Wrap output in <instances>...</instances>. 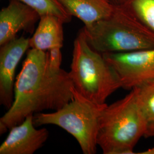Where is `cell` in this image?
Instances as JSON below:
<instances>
[{
	"label": "cell",
	"instance_id": "cell-1",
	"mask_svg": "<svg viewBox=\"0 0 154 154\" xmlns=\"http://www.w3.org/2000/svg\"><path fill=\"white\" fill-rule=\"evenodd\" d=\"M69 72L53 66L49 51L30 48L14 85L11 107L0 118V134L45 110H60L73 99Z\"/></svg>",
	"mask_w": 154,
	"mask_h": 154
},
{
	"label": "cell",
	"instance_id": "cell-2",
	"mask_svg": "<svg viewBox=\"0 0 154 154\" xmlns=\"http://www.w3.org/2000/svg\"><path fill=\"white\" fill-rule=\"evenodd\" d=\"M146 124L134 89L124 98L106 105L99 118L97 144L104 154H131Z\"/></svg>",
	"mask_w": 154,
	"mask_h": 154
},
{
	"label": "cell",
	"instance_id": "cell-3",
	"mask_svg": "<svg viewBox=\"0 0 154 154\" xmlns=\"http://www.w3.org/2000/svg\"><path fill=\"white\" fill-rule=\"evenodd\" d=\"M88 45L100 54L154 48V33L119 5L110 16L82 29Z\"/></svg>",
	"mask_w": 154,
	"mask_h": 154
},
{
	"label": "cell",
	"instance_id": "cell-4",
	"mask_svg": "<svg viewBox=\"0 0 154 154\" xmlns=\"http://www.w3.org/2000/svg\"><path fill=\"white\" fill-rule=\"evenodd\" d=\"M69 72L77 91L98 104L106 103L112 94L122 88L115 69L102 54L90 47L82 29L74 42Z\"/></svg>",
	"mask_w": 154,
	"mask_h": 154
},
{
	"label": "cell",
	"instance_id": "cell-5",
	"mask_svg": "<svg viewBox=\"0 0 154 154\" xmlns=\"http://www.w3.org/2000/svg\"><path fill=\"white\" fill-rule=\"evenodd\" d=\"M73 99L60 110L34 115L35 127L53 125L60 127L77 140L84 154L97 152L100 115L106 103L98 104L87 99L74 88Z\"/></svg>",
	"mask_w": 154,
	"mask_h": 154
},
{
	"label": "cell",
	"instance_id": "cell-6",
	"mask_svg": "<svg viewBox=\"0 0 154 154\" xmlns=\"http://www.w3.org/2000/svg\"><path fill=\"white\" fill-rule=\"evenodd\" d=\"M102 55L117 72L122 88L131 90L154 80V48Z\"/></svg>",
	"mask_w": 154,
	"mask_h": 154
},
{
	"label": "cell",
	"instance_id": "cell-7",
	"mask_svg": "<svg viewBox=\"0 0 154 154\" xmlns=\"http://www.w3.org/2000/svg\"><path fill=\"white\" fill-rule=\"evenodd\" d=\"M30 48L29 38L16 37L0 48V103L8 110L14 98V76L22 56Z\"/></svg>",
	"mask_w": 154,
	"mask_h": 154
},
{
	"label": "cell",
	"instance_id": "cell-8",
	"mask_svg": "<svg viewBox=\"0 0 154 154\" xmlns=\"http://www.w3.org/2000/svg\"><path fill=\"white\" fill-rule=\"evenodd\" d=\"M33 116H28L10 129L0 146V154H33L43 146L49 137V131L45 128L37 129Z\"/></svg>",
	"mask_w": 154,
	"mask_h": 154
},
{
	"label": "cell",
	"instance_id": "cell-9",
	"mask_svg": "<svg viewBox=\"0 0 154 154\" xmlns=\"http://www.w3.org/2000/svg\"><path fill=\"white\" fill-rule=\"evenodd\" d=\"M40 16L29 6L19 0H11L0 11V46L17 37L21 30L32 32Z\"/></svg>",
	"mask_w": 154,
	"mask_h": 154
},
{
	"label": "cell",
	"instance_id": "cell-10",
	"mask_svg": "<svg viewBox=\"0 0 154 154\" xmlns=\"http://www.w3.org/2000/svg\"><path fill=\"white\" fill-rule=\"evenodd\" d=\"M58 1L70 15L82 21L85 26H90L110 16L116 5L110 0Z\"/></svg>",
	"mask_w": 154,
	"mask_h": 154
},
{
	"label": "cell",
	"instance_id": "cell-11",
	"mask_svg": "<svg viewBox=\"0 0 154 154\" xmlns=\"http://www.w3.org/2000/svg\"><path fill=\"white\" fill-rule=\"evenodd\" d=\"M58 17L45 15L40 17L38 25L32 37L29 38L30 48L48 51L61 48L63 42V24Z\"/></svg>",
	"mask_w": 154,
	"mask_h": 154
},
{
	"label": "cell",
	"instance_id": "cell-12",
	"mask_svg": "<svg viewBox=\"0 0 154 154\" xmlns=\"http://www.w3.org/2000/svg\"><path fill=\"white\" fill-rule=\"evenodd\" d=\"M146 124L145 138L154 137V80L133 88Z\"/></svg>",
	"mask_w": 154,
	"mask_h": 154
},
{
	"label": "cell",
	"instance_id": "cell-13",
	"mask_svg": "<svg viewBox=\"0 0 154 154\" xmlns=\"http://www.w3.org/2000/svg\"><path fill=\"white\" fill-rule=\"evenodd\" d=\"M118 5L154 33V0H119Z\"/></svg>",
	"mask_w": 154,
	"mask_h": 154
},
{
	"label": "cell",
	"instance_id": "cell-14",
	"mask_svg": "<svg viewBox=\"0 0 154 154\" xmlns=\"http://www.w3.org/2000/svg\"><path fill=\"white\" fill-rule=\"evenodd\" d=\"M29 6L37 11L40 17L45 15H53L58 17L65 23L72 20L70 15L58 0H19Z\"/></svg>",
	"mask_w": 154,
	"mask_h": 154
},
{
	"label": "cell",
	"instance_id": "cell-15",
	"mask_svg": "<svg viewBox=\"0 0 154 154\" xmlns=\"http://www.w3.org/2000/svg\"><path fill=\"white\" fill-rule=\"evenodd\" d=\"M139 154H154V147L150 149H147V150L143 151L141 152H138Z\"/></svg>",
	"mask_w": 154,
	"mask_h": 154
},
{
	"label": "cell",
	"instance_id": "cell-16",
	"mask_svg": "<svg viewBox=\"0 0 154 154\" xmlns=\"http://www.w3.org/2000/svg\"><path fill=\"white\" fill-rule=\"evenodd\" d=\"M110 1L111 2L112 4H113L114 5H118L119 3V0H110Z\"/></svg>",
	"mask_w": 154,
	"mask_h": 154
}]
</instances>
